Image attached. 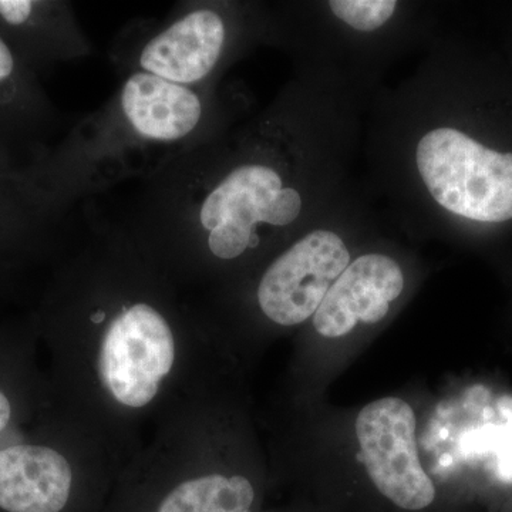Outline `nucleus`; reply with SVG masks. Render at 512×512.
Masks as SVG:
<instances>
[{"instance_id":"f257e3e1","label":"nucleus","mask_w":512,"mask_h":512,"mask_svg":"<svg viewBox=\"0 0 512 512\" xmlns=\"http://www.w3.org/2000/svg\"><path fill=\"white\" fill-rule=\"evenodd\" d=\"M410 167L434 210L466 221L512 220V153L487 147L447 123L421 127L410 147Z\"/></svg>"},{"instance_id":"f03ea898","label":"nucleus","mask_w":512,"mask_h":512,"mask_svg":"<svg viewBox=\"0 0 512 512\" xmlns=\"http://www.w3.org/2000/svg\"><path fill=\"white\" fill-rule=\"evenodd\" d=\"M311 191L284 165L249 161L232 168L200 208L208 248L222 261L247 254L261 241V229H284L302 220Z\"/></svg>"},{"instance_id":"7ed1b4c3","label":"nucleus","mask_w":512,"mask_h":512,"mask_svg":"<svg viewBox=\"0 0 512 512\" xmlns=\"http://www.w3.org/2000/svg\"><path fill=\"white\" fill-rule=\"evenodd\" d=\"M355 434L367 476L377 491L406 511L436 500V485L421 464L417 416L402 397L387 396L362 407Z\"/></svg>"},{"instance_id":"20e7f679","label":"nucleus","mask_w":512,"mask_h":512,"mask_svg":"<svg viewBox=\"0 0 512 512\" xmlns=\"http://www.w3.org/2000/svg\"><path fill=\"white\" fill-rule=\"evenodd\" d=\"M353 256L342 229H309L262 275L256 291L259 308L276 325H302L313 318Z\"/></svg>"},{"instance_id":"39448f33","label":"nucleus","mask_w":512,"mask_h":512,"mask_svg":"<svg viewBox=\"0 0 512 512\" xmlns=\"http://www.w3.org/2000/svg\"><path fill=\"white\" fill-rule=\"evenodd\" d=\"M175 357L173 332L160 312L147 303L124 309L104 333L100 377L117 402L147 406Z\"/></svg>"},{"instance_id":"423d86ee","label":"nucleus","mask_w":512,"mask_h":512,"mask_svg":"<svg viewBox=\"0 0 512 512\" xmlns=\"http://www.w3.org/2000/svg\"><path fill=\"white\" fill-rule=\"evenodd\" d=\"M407 276L396 256L367 251L353 256L312 318L320 338L343 339L360 326L387 319L406 291Z\"/></svg>"},{"instance_id":"0eeeda50","label":"nucleus","mask_w":512,"mask_h":512,"mask_svg":"<svg viewBox=\"0 0 512 512\" xmlns=\"http://www.w3.org/2000/svg\"><path fill=\"white\" fill-rule=\"evenodd\" d=\"M225 19L214 9H195L144 46L143 72L188 86L210 76L227 46Z\"/></svg>"},{"instance_id":"6e6552de","label":"nucleus","mask_w":512,"mask_h":512,"mask_svg":"<svg viewBox=\"0 0 512 512\" xmlns=\"http://www.w3.org/2000/svg\"><path fill=\"white\" fill-rule=\"evenodd\" d=\"M72 483V467L55 448L29 441L0 446V510L60 512Z\"/></svg>"},{"instance_id":"1a4fd4ad","label":"nucleus","mask_w":512,"mask_h":512,"mask_svg":"<svg viewBox=\"0 0 512 512\" xmlns=\"http://www.w3.org/2000/svg\"><path fill=\"white\" fill-rule=\"evenodd\" d=\"M128 123L140 136L156 141H177L197 128L202 103L190 87L168 82L146 72L128 77L121 92Z\"/></svg>"},{"instance_id":"9d476101","label":"nucleus","mask_w":512,"mask_h":512,"mask_svg":"<svg viewBox=\"0 0 512 512\" xmlns=\"http://www.w3.org/2000/svg\"><path fill=\"white\" fill-rule=\"evenodd\" d=\"M254 498L248 478L212 474L178 485L157 512H251Z\"/></svg>"},{"instance_id":"9b49d317","label":"nucleus","mask_w":512,"mask_h":512,"mask_svg":"<svg viewBox=\"0 0 512 512\" xmlns=\"http://www.w3.org/2000/svg\"><path fill=\"white\" fill-rule=\"evenodd\" d=\"M333 18L360 35L386 29L400 12L396 0H330L326 3Z\"/></svg>"},{"instance_id":"f8f14e48","label":"nucleus","mask_w":512,"mask_h":512,"mask_svg":"<svg viewBox=\"0 0 512 512\" xmlns=\"http://www.w3.org/2000/svg\"><path fill=\"white\" fill-rule=\"evenodd\" d=\"M20 67L12 47L0 33V109L19 92Z\"/></svg>"},{"instance_id":"ddd939ff","label":"nucleus","mask_w":512,"mask_h":512,"mask_svg":"<svg viewBox=\"0 0 512 512\" xmlns=\"http://www.w3.org/2000/svg\"><path fill=\"white\" fill-rule=\"evenodd\" d=\"M15 419V403L12 394L0 383V436L12 426Z\"/></svg>"}]
</instances>
